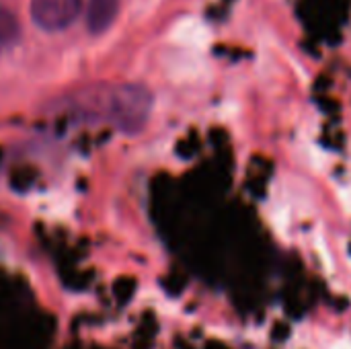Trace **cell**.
I'll return each instance as SVG.
<instances>
[{
	"instance_id": "obj_1",
	"label": "cell",
	"mask_w": 351,
	"mask_h": 349,
	"mask_svg": "<svg viewBox=\"0 0 351 349\" xmlns=\"http://www.w3.org/2000/svg\"><path fill=\"white\" fill-rule=\"evenodd\" d=\"M152 93L142 84L113 86L105 99V117L123 134H138L152 111Z\"/></svg>"
},
{
	"instance_id": "obj_2",
	"label": "cell",
	"mask_w": 351,
	"mask_h": 349,
	"mask_svg": "<svg viewBox=\"0 0 351 349\" xmlns=\"http://www.w3.org/2000/svg\"><path fill=\"white\" fill-rule=\"evenodd\" d=\"M80 12V0H31L33 21L45 31L70 27Z\"/></svg>"
},
{
	"instance_id": "obj_3",
	"label": "cell",
	"mask_w": 351,
	"mask_h": 349,
	"mask_svg": "<svg viewBox=\"0 0 351 349\" xmlns=\"http://www.w3.org/2000/svg\"><path fill=\"white\" fill-rule=\"evenodd\" d=\"M119 10V0H88L86 25L90 33H103L111 27Z\"/></svg>"
},
{
	"instance_id": "obj_4",
	"label": "cell",
	"mask_w": 351,
	"mask_h": 349,
	"mask_svg": "<svg viewBox=\"0 0 351 349\" xmlns=\"http://www.w3.org/2000/svg\"><path fill=\"white\" fill-rule=\"evenodd\" d=\"M19 39V23H16V16L0 6V51L12 47Z\"/></svg>"
}]
</instances>
